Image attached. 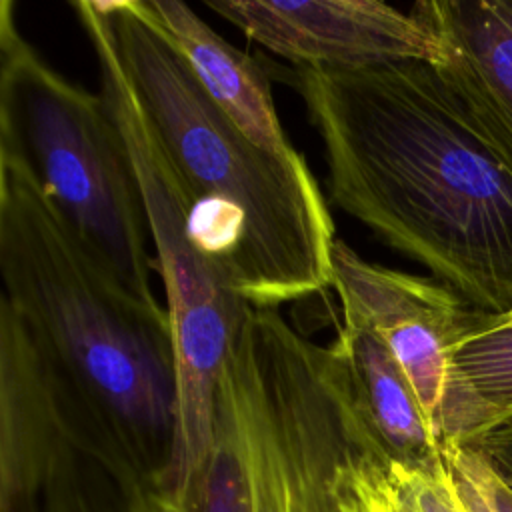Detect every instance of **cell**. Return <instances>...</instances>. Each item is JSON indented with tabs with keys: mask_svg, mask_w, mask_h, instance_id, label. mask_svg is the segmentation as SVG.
<instances>
[{
	"mask_svg": "<svg viewBox=\"0 0 512 512\" xmlns=\"http://www.w3.org/2000/svg\"><path fill=\"white\" fill-rule=\"evenodd\" d=\"M330 196L464 302L512 312V174L432 62L296 68Z\"/></svg>",
	"mask_w": 512,
	"mask_h": 512,
	"instance_id": "obj_1",
	"label": "cell"
},
{
	"mask_svg": "<svg viewBox=\"0 0 512 512\" xmlns=\"http://www.w3.org/2000/svg\"><path fill=\"white\" fill-rule=\"evenodd\" d=\"M0 272L68 436L156 474L178 400L168 312L136 298L84 246L10 148H0Z\"/></svg>",
	"mask_w": 512,
	"mask_h": 512,
	"instance_id": "obj_2",
	"label": "cell"
},
{
	"mask_svg": "<svg viewBox=\"0 0 512 512\" xmlns=\"http://www.w3.org/2000/svg\"><path fill=\"white\" fill-rule=\"evenodd\" d=\"M112 44L190 210V230L230 290L280 308L332 286L334 224L302 154L246 138L134 0H98Z\"/></svg>",
	"mask_w": 512,
	"mask_h": 512,
	"instance_id": "obj_3",
	"label": "cell"
},
{
	"mask_svg": "<svg viewBox=\"0 0 512 512\" xmlns=\"http://www.w3.org/2000/svg\"><path fill=\"white\" fill-rule=\"evenodd\" d=\"M370 446L380 442L332 346L276 308L248 306L216 384L202 468L180 502L144 484L130 512H342L344 474Z\"/></svg>",
	"mask_w": 512,
	"mask_h": 512,
	"instance_id": "obj_4",
	"label": "cell"
},
{
	"mask_svg": "<svg viewBox=\"0 0 512 512\" xmlns=\"http://www.w3.org/2000/svg\"><path fill=\"white\" fill-rule=\"evenodd\" d=\"M70 6L94 50L100 96L132 162L164 284L178 400L168 460L146 482L162 498L180 502L210 450L216 384L250 304L230 290L196 246L184 190L136 98L98 0H76Z\"/></svg>",
	"mask_w": 512,
	"mask_h": 512,
	"instance_id": "obj_5",
	"label": "cell"
},
{
	"mask_svg": "<svg viewBox=\"0 0 512 512\" xmlns=\"http://www.w3.org/2000/svg\"><path fill=\"white\" fill-rule=\"evenodd\" d=\"M0 4V148L18 152L84 246L142 302L150 234L136 174L100 94L52 70Z\"/></svg>",
	"mask_w": 512,
	"mask_h": 512,
	"instance_id": "obj_6",
	"label": "cell"
},
{
	"mask_svg": "<svg viewBox=\"0 0 512 512\" xmlns=\"http://www.w3.org/2000/svg\"><path fill=\"white\" fill-rule=\"evenodd\" d=\"M206 8L296 68L444 58L440 38L424 20L376 0H210Z\"/></svg>",
	"mask_w": 512,
	"mask_h": 512,
	"instance_id": "obj_7",
	"label": "cell"
},
{
	"mask_svg": "<svg viewBox=\"0 0 512 512\" xmlns=\"http://www.w3.org/2000/svg\"><path fill=\"white\" fill-rule=\"evenodd\" d=\"M332 288L342 314L364 320L388 344L436 432L450 348L476 308L436 278L364 260L340 238L332 252Z\"/></svg>",
	"mask_w": 512,
	"mask_h": 512,
	"instance_id": "obj_8",
	"label": "cell"
},
{
	"mask_svg": "<svg viewBox=\"0 0 512 512\" xmlns=\"http://www.w3.org/2000/svg\"><path fill=\"white\" fill-rule=\"evenodd\" d=\"M412 12L440 38L436 68L512 174V0H422Z\"/></svg>",
	"mask_w": 512,
	"mask_h": 512,
	"instance_id": "obj_9",
	"label": "cell"
},
{
	"mask_svg": "<svg viewBox=\"0 0 512 512\" xmlns=\"http://www.w3.org/2000/svg\"><path fill=\"white\" fill-rule=\"evenodd\" d=\"M136 8L176 46L210 100L256 146L282 158L300 152L276 114L268 76L180 0H134Z\"/></svg>",
	"mask_w": 512,
	"mask_h": 512,
	"instance_id": "obj_10",
	"label": "cell"
},
{
	"mask_svg": "<svg viewBox=\"0 0 512 512\" xmlns=\"http://www.w3.org/2000/svg\"><path fill=\"white\" fill-rule=\"evenodd\" d=\"M0 432L4 492L48 472L72 440L36 346L14 308L0 302Z\"/></svg>",
	"mask_w": 512,
	"mask_h": 512,
	"instance_id": "obj_11",
	"label": "cell"
},
{
	"mask_svg": "<svg viewBox=\"0 0 512 512\" xmlns=\"http://www.w3.org/2000/svg\"><path fill=\"white\" fill-rule=\"evenodd\" d=\"M330 344L346 368L356 406L388 454L412 466L442 460V444L388 344L360 318L342 314Z\"/></svg>",
	"mask_w": 512,
	"mask_h": 512,
	"instance_id": "obj_12",
	"label": "cell"
},
{
	"mask_svg": "<svg viewBox=\"0 0 512 512\" xmlns=\"http://www.w3.org/2000/svg\"><path fill=\"white\" fill-rule=\"evenodd\" d=\"M512 422V320L474 312L452 344L436 422L442 446L470 444Z\"/></svg>",
	"mask_w": 512,
	"mask_h": 512,
	"instance_id": "obj_13",
	"label": "cell"
},
{
	"mask_svg": "<svg viewBox=\"0 0 512 512\" xmlns=\"http://www.w3.org/2000/svg\"><path fill=\"white\" fill-rule=\"evenodd\" d=\"M384 472L396 512H466L444 454L432 466H412L386 458Z\"/></svg>",
	"mask_w": 512,
	"mask_h": 512,
	"instance_id": "obj_14",
	"label": "cell"
},
{
	"mask_svg": "<svg viewBox=\"0 0 512 512\" xmlns=\"http://www.w3.org/2000/svg\"><path fill=\"white\" fill-rule=\"evenodd\" d=\"M388 454L380 446H370L350 462L342 488V512H396L384 464Z\"/></svg>",
	"mask_w": 512,
	"mask_h": 512,
	"instance_id": "obj_15",
	"label": "cell"
},
{
	"mask_svg": "<svg viewBox=\"0 0 512 512\" xmlns=\"http://www.w3.org/2000/svg\"><path fill=\"white\" fill-rule=\"evenodd\" d=\"M442 454L466 512H498L486 484V460L470 444L442 446Z\"/></svg>",
	"mask_w": 512,
	"mask_h": 512,
	"instance_id": "obj_16",
	"label": "cell"
},
{
	"mask_svg": "<svg viewBox=\"0 0 512 512\" xmlns=\"http://www.w3.org/2000/svg\"><path fill=\"white\" fill-rule=\"evenodd\" d=\"M470 446L486 458L496 476L512 490V422L486 432Z\"/></svg>",
	"mask_w": 512,
	"mask_h": 512,
	"instance_id": "obj_17",
	"label": "cell"
},
{
	"mask_svg": "<svg viewBox=\"0 0 512 512\" xmlns=\"http://www.w3.org/2000/svg\"><path fill=\"white\" fill-rule=\"evenodd\" d=\"M486 460V458H484ZM486 484L492 496V502L498 512H512V490L496 476L492 466L486 462Z\"/></svg>",
	"mask_w": 512,
	"mask_h": 512,
	"instance_id": "obj_18",
	"label": "cell"
},
{
	"mask_svg": "<svg viewBox=\"0 0 512 512\" xmlns=\"http://www.w3.org/2000/svg\"><path fill=\"white\" fill-rule=\"evenodd\" d=\"M506 316H508V318H510V320H512V312H508V314H506Z\"/></svg>",
	"mask_w": 512,
	"mask_h": 512,
	"instance_id": "obj_19",
	"label": "cell"
}]
</instances>
